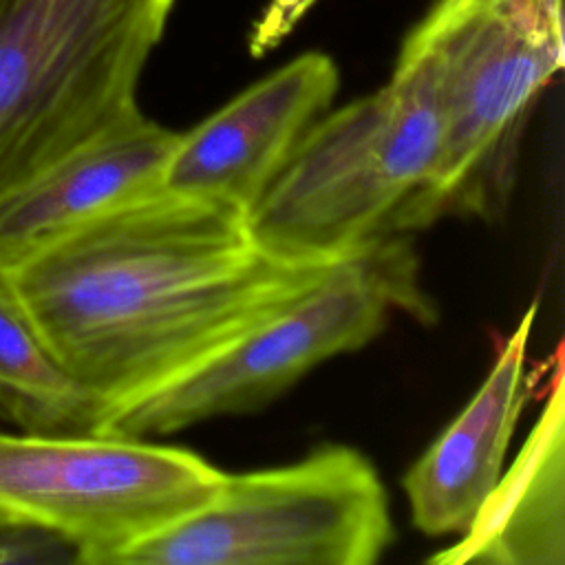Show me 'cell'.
<instances>
[{"label":"cell","instance_id":"30bf717a","mask_svg":"<svg viewBox=\"0 0 565 565\" xmlns=\"http://www.w3.org/2000/svg\"><path fill=\"white\" fill-rule=\"evenodd\" d=\"M179 132L143 113L75 148L0 201V267L99 216L161 188Z\"/></svg>","mask_w":565,"mask_h":565},{"label":"cell","instance_id":"3957f363","mask_svg":"<svg viewBox=\"0 0 565 565\" xmlns=\"http://www.w3.org/2000/svg\"><path fill=\"white\" fill-rule=\"evenodd\" d=\"M397 57L426 68L441 121L424 227L448 214L494 221L530 110L565 62L563 0H433Z\"/></svg>","mask_w":565,"mask_h":565},{"label":"cell","instance_id":"8992f818","mask_svg":"<svg viewBox=\"0 0 565 565\" xmlns=\"http://www.w3.org/2000/svg\"><path fill=\"white\" fill-rule=\"evenodd\" d=\"M393 541L388 494L355 448L223 475L196 512L132 545L115 565H371Z\"/></svg>","mask_w":565,"mask_h":565},{"label":"cell","instance_id":"8fae6325","mask_svg":"<svg viewBox=\"0 0 565 565\" xmlns=\"http://www.w3.org/2000/svg\"><path fill=\"white\" fill-rule=\"evenodd\" d=\"M547 399L512 468L494 483L459 541L433 554L439 565L565 563L563 353L554 351Z\"/></svg>","mask_w":565,"mask_h":565},{"label":"cell","instance_id":"6da1fadb","mask_svg":"<svg viewBox=\"0 0 565 565\" xmlns=\"http://www.w3.org/2000/svg\"><path fill=\"white\" fill-rule=\"evenodd\" d=\"M335 263L278 256L245 214L157 188L4 271L49 351L106 415L271 320Z\"/></svg>","mask_w":565,"mask_h":565},{"label":"cell","instance_id":"5bb4252c","mask_svg":"<svg viewBox=\"0 0 565 565\" xmlns=\"http://www.w3.org/2000/svg\"><path fill=\"white\" fill-rule=\"evenodd\" d=\"M4 521H9V519H4V516H0V523H4Z\"/></svg>","mask_w":565,"mask_h":565},{"label":"cell","instance_id":"52a82bcc","mask_svg":"<svg viewBox=\"0 0 565 565\" xmlns=\"http://www.w3.org/2000/svg\"><path fill=\"white\" fill-rule=\"evenodd\" d=\"M223 475L190 450L143 437L0 430V516L62 536L84 565H115L201 510Z\"/></svg>","mask_w":565,"mask_h":565},{"label":"cell","instance_id":"5b68a950","mask_svg":"<svg viewBox=\"0 0 565 565\" xmlns=\"http://www.w3.org/2000/svg\"><path fill=\"white\" fill-rule=\"evenodd\" d=\"M395 313L417 320L435 313L406 234L382 236L340 258L311 291L271 320L113 406L99 433L148 439L265 406L324 360L369 344Z\"/></svg>","mask_w":565,"mask_h":565},{"label":"cell","instance_id":"7a4b0ae2","mask_svg":"<svg viewBox=\"0 0 565 565\" xmlns=\"http://www.w3.org/2000/svg\"><path fill=\"white\" fill-rule=\"evenodd\" d=\"M441 121L426 68L397 57L388 84L318 117L249 212L256 241L294 260H340L424 227Z\"/></svg>","mask_w":565,"mask_h":565},{"label":"cell","instance_id":"9c48e42d","mask_svg":"<svg viewBox=\"0 0 565 565\" xmlns=\"http://www.w3.org/2000/svg\"><path fill=\"white\" fill-rule=\"evenodd\" d=\"M536 311L534 300L501 342L477 393L404 475L402 486L419 532L461 534L499 481L530 395L525 364Z\"/></svg>","mask_w":565,"mask_h":565},{"label":"cell","instance_id":"4fadbf2b","mask_svg":"<svg viewBox=\"0 0 565 565\" xmlns=\"http://www.w3.org/2000/svg\"><path fill=\"white\" fill-rule=\"evenodd\" d=\"M316 2L318 0H267L265 9L260 11L249 31V53L254 57H263L274 51Z\"/></svg>","mask_w":565,"mask_h":565},{"label":"cell","instance_id":"ba28073f","mask_svg":"<svg viewBox=\"0 0 565 565\" xmlns=\"http://www.w3.org/2000/svg\"><path fill=\"white\" fill-rule=\"evenodd\" d=\"M338 84V66L327 53L294 57L179 132L161 188L249 216L302 135L327 113Z\"/></svg>","mask_w":565,"mask_h":565},{"label":"cell","instance_id":"7c38bea8","mask_svg":"<svg viewBox=\"0 0 565 565\" xmlns=\"http://www.w3.org/2000/svg\"><path fill=\"white\" fill-rule=\"evenodd\" d=\"M0 417L31 435L99 433L104 406L49 351L0 267Z\"/></svg>","mask_w":565,"mask_h":565},{"label":"cell","instance_id":"277c9868","mask_svg":"<svg viewBox=\"0 0 565 565\" xmlns=\"http://www.w3.org/2000/svg\"><path fill=\"white\" fill-rule=\"evenodd\" d=\"M177 0H0V201L141 113Z\"/></svg>","mask_w":565,"mask_h":565}]
</instances>
